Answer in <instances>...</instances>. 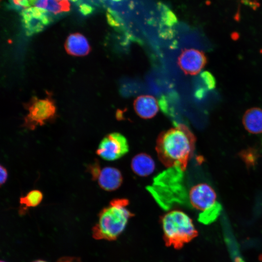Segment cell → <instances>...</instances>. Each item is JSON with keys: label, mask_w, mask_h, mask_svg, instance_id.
Segmentation results:
<instances>
[{"label": "cell", "mask_w": 262, "mask_h": 262, "mask_svg": "<svg viewBox=\"0 0 262 262\" xmlns=\"http://www.w3.org/2000/svg\"><path fill=\"white\" fill-rule=\"evenodd\" d=\"M195 142L194 134L186 126L176 124L174 127L159 135L156 150L159 160L165 166L184 171L193 153Z\"/></svg>", "instance_id": "6da1fadb"}, {"label": "cell", "mask_w": 262, "mask_h": 262, "mask_svg": "<svg viewBox=\"0 0 262 262\" xmlns=\"http://www.w3.org/2000/svg\"><path fill=\"white\" fill-rule=\"evenodd\" d=\"M128 204V200L125 198L112 200L99 213L98 221L92 228L93 237L96 240H116L133 216L127 208Z\"/></svg>", "instance_id": "7a4b0ae2"}, {"label": "cell", "mask_w": 262, "mask_h": 262, "mask_svg": "<svg viewBox=\"0 0 262 262\" xmlns=\"http://www.w3.org/2000/svg\"><path fill=\"white\" fill-rule=\"evenodd\" d=\"M161 221L163 239L167 246L180 249L197 235L192 219L181 211L167 212L162 216Z\"/></svg>", "instance_id": "3957f363"}, {"label": "cell", "mask_w": 262, "mask_h": 262, "mask_svg": "<svg viewBox=\"0 0 262 262\" xmlns=\"http://www.w3.org/2000/svg\"><path fill=\"white\" fill-rule=\"evenodd\" d=\"M28 114L24 118L23 127L34 130L53 120L56 116V106L50 94L44 98L33 97L25 105Z\"/></svg>", "instance_id": "277c9868"}, {"label": "cell", "mask_w": 262, "mask_h": 262, "mask_svg": "<svg viewBox=\"0 0 262 262\" xmlns=\"http://www.w3.org/2000/svg\"><path fill=\"white\" fill-rule=\"evenodd\" d=\"M129 150L126 138L118 132L106 135L100 141L96 153L103 159L113 161L120 159Z\"/></svg>", "instance_id": "5b68a950"}, {"label": "cell", "mask_w": 262, "mask_h": 262, "mask_svg": "<svg viewBox=\"0 0 262 262\" xmlns=\"http://www.w3.org/2000/svg\"><path fill=\"white\" fill-rule=\"evenodd\" d=\"M20 15L23 28L28 36L41 32L53 21L49 12L36 6L22 10Z\"/></svg>", "instance_id": "8992f818"}, {"label": "cell", "mask_w": 262, "mask_h": 262, "mask_svg": "<svg viewBox=\"0 0 262 262\" xmlns=\"http://www.w3.org/2000/svg\"><path fill=\"white\" fill-rule=\"evenodd\" d=\"M207 58L205 53L195 49H183L178 59L181 70L187 75H196L205 67Z\"/></svg>", "instance_id": "52a82bcc"}, {"label": "cell", "mask_w": 262, "mask_h": 262, "mask_svg": "<svg viewBox=\"0 0 262 262\" xmlns=\"http://www.w3.org/2000/svg\"><path fill=\"white\" fill-rule=\"evenodd\" d=\"M216 199L215 191L205 183L193 186L188 194V200L190 205L201 212L212 207L216 202Z\"/></svg>", "instance_id": "ba28073f"}, {"label": "cell", "mask_w": 262, "mask_h": 262, "mask_svg": "<svg viewBox=\"0 0 262 262\" xmlns=\"http://www.w3.org/2000/svg\"><path fill=\"white\" fill-rule=\"evenodd\" d=\"M91 175L93 180H97L100 187L107 191L116 190L120 186L123 181L120 171L111 166L100 168L99 166Z\"/></svg>", "instance_id": "9c48e42d"}, {"label": "cell", "mask_w": 262, "mask_h": 262, "mask_svg": "<svg viewBox=\"0 0 262 262\" xmlns=\"http://www.w3.org/2000/svg\"><path fill=\"white\" fill-rule=\"evenodd\" d=\"M133 106L139 116L143 119H150L157 114L159 104L154 97L150 95H142L135 99Z\"/></svg>", "instance_id": "30bf717a"}, {"label": "cell", "mask_w": 262, "mask_h": 262, "mask_svg": "<svg viewBox=\"0 0 262 262\" xmlns=\"http://www.w3.org/2000/svg\"><path fill=\"white\" fill-rule=\"evenodd\" d=\"M66 52L75 56H85L90 51V47L87 39L80 33L70 34L65 43Z\"/></svg>", "instance_id": "8fae6325"}, {"label": "cell", "mask_w": 262, "mask_h": 262, "mask_svg": "<svg viewBox=\"0 0 262 262\" xmlns=\"http://www.w3.org/2000/svg\"><path fill=\"white\" fill-rule=\"evenodd\" d=\"M131 166L132 171L135 174L140 177H147L154 171L156 165L150 156L141 153L136 154L132 158Z\"/></svg>", "instance_id": "7c38bea8"}, {"label": "cell", "mask_w": 262, "mask_h": 262, "mask_svg": "<svg viewBox=\"0 0 262 262\" xmlns=\"http://www.w3.org/2000/svg\"><path fill=\"white\" fill-rule=\"evenodd\" d=\"M242 122L245 129L249 133L262 132V109L253 107L247 110L243 115Z\"/></svg>", "instance_id": "4fadbf2b"}, {"label": "cell", "mask_w": 262, "mask_h": 262, "mask_svg": "<svg viewBox=\"0 0 262 262\" xmlns=\"http://www.w3.org/2000/svg\"><path fill=\"white\" fill-rule=\"evenodd\" d=\"M158 10L160 13L161 29L162 34L166 36L172 34V29L178 22L177 18L173 11L166 5L159 2L158 4Z\"/></svg>", "instance_id": "5bb4252c"}, {"label": "cell", "mask_w": 262, "mask_h": 262, "mask_svg": "<svg viewBox=\"0 0 262 262\" xmlns=\"http://www.w3.org/2000/svg\"><path fill=\"white\" fill-rule=\"evenodd\" d=\"M34 5L54 15L66 12L70 10V3L68 0H36Z\"/></svg>", "instance_id": "9a60e30c"}, {"label": "cell", "mask_w": 262, "mask_h": 262, "mask_svg": "<svg viewBox=\"0 0 262 262\" xmlns=\"http://www.w3.org/2000/svg\"><path fill=\"white\" fill-rule=\"evenodd\" d=\"M43 199L42 192L38 190L30 191L26 196H21L19 199L21 207L19 213L24 214L28 208L38 205Z\"/></svg>", "instance_id": "2e32d148"}, {"label": "cell", "mask_w": 262, "mask_h": 262, "mask_svg": "<svg viewBox=\"0 0 262 262\" xmlns=\"http://www.w3.org/2000/svg\"><path fill=\"white\" fill-rule=\"evenodd\" d=\"M221 210V205L216 201L212 207L200 213L198 219L203 224L211 223L217 219Z\"/></svg>", "instance_id": "e0dca14e"}, {"label": "cell", "mask_w": 262, "mask_h": 262, "mask_svg": "<svg viewBox=\"0 0 262 262\" xmlns=\"http://www.w3.org/2000/svg\"><path fill=\"white\" fill-rule=\"evenodd\" d=\"M206 91L213 90L216 87V82L213 75L209 71H204L200 74Z\"/></svg>", "instance_id": "ac0fdd59"}, {"label": "cell", "mask_w": 262, "mask_h": 262, "mask_svg": "<svg viewBox=\"0 0 262 262\" xmlns=\"http://www.w3.org/2000/svg\"><path fill=\"white\" fill-rule=\"evenodd\" d=\"M36 0H9V6L11 9L24 10L35 4Z\"/></svg>", "instance_id": "d6986e66"}, {"label": "cell", "mask_w": 262, "mask_h": 262, "mask_svg": "<svg viewBox=\"0 0 262 262\" xmlns=\"http://www.w3.org/2000/svg\"><path fill=\"white\" fill-rule=\"evenodd\" d=\"M93 7L86 3H82L79 5V11L84 16H87L93 12Z\"/></svg>", "instance_id": "ffe728a7"}, {"label": "cell", "mask_w": 262, "mask_h": 262, "mask_svg": "<svg viewBox=\"0 0 262 262\" xmlns=\"http://www.w3.org/2000/svg\"><path fill=\"white\" fill-rule=\"evenodd\" d=\"M249 154L248 151L242 153L243 155L242 157L244 158L245 161L248 164L253 163V161L256 159V157H253L256 156L254 155V154H252V151H249Z\"/></svg>", "instance_id": "44dd1931"}, {"label": "cell", "mask_w": 262, "mask_h": 262, "mask_svg": "<svg viewBox=\"0 0 262 262\" xmlns=\"http://www.w3.org/2000/svg\"><path fill=\"white\" fill-rule=\"evenodd\" d=\"M0 184L1 186L3 185L7 180L8 178V172L6 168L3 166L2 165H0Z\"/></svg>", "instance_id": "7402d4cb"}, {"label": "cell", "mask_w": 262, "mask_h": 262, "mask_svg": "<svg viewBox=\"0 0 262 262\" xmlns=\"http://www.w3.org/2000/svg\"><path fill=\"white\" fill-rule=\"evenodd\" d=\"M56 262H82L80 258L76 257L66 256L59 259Z\"/></svg>", "instance_id": "603a6c76"}, {"label": "cell", "mask_w": 262, "mask_h": 262, "mask_svg": "<svg viewBox=\"0 0 262 262\" xmlns=\"http://www.w3.org/2000/svg\"><path fill=\"white\" fill-rule=\"evenodd\" d=\"M71 1L76 2L78 3L79 5L81 4V0H70Z\"/></svg>", "instance_id": "cb8c5ba5"}, {"label": "cell", "mask_w": 262, "mask_h": 262, "mask_svg": "<svg viewBox=\"0 0 262 262\" xmlns=\"http://www.w3.org/2000/svg\"><path fill=\"white\" fill-rule=\"evenodd\" d=\"M33 262H48L46 261H44V260H36V261H34Z\"/></svg>", "instance_id": "d4e9b609"}, {"label": "cell", "mask_w": 262, "mask_h": 262, "mask_svg": "<svg viewBox=\"0 0 262 262\" xmlns=\"http://www.w3.org/2000/svg\"><path fill=\"white\" fill-rule=\"evenodd\" d=\"M0 262H6L3 261H1Z\"/></svg>", "instance_id": "484cf974"}]
</instances>
